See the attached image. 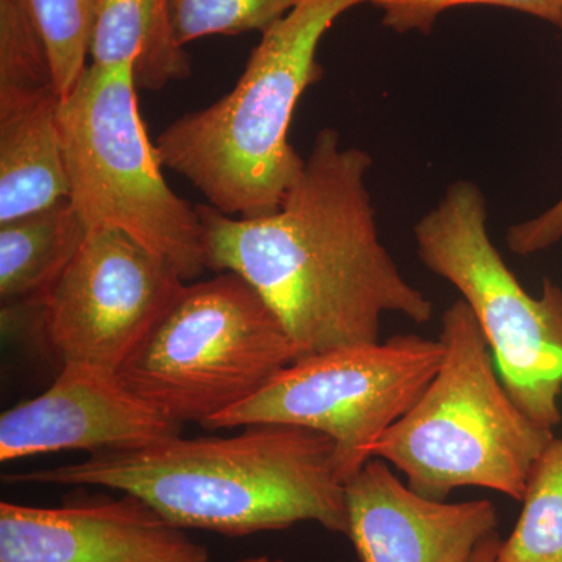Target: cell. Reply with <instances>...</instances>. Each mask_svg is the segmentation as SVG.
Listing matches in <instances>:
<instances>
[{
    "mask_svg": "<svg viewBox=\"0 0 562 562\" xmlns=\"http://www.w3.org/2000/svg\"><path fill=\"white\" fill-rule=\"evenodd\" d=\"M443 358L412 409L384 432L373 458L406 476L431 501L483 487L522 502L528 476L553 430L514 403L495 372L490 346L468 303L442 313Z\"/></svg>",
    "mask_w": 562,
    "mask_h": 562,
    "instance_id": "cell-4",
    "label": "cell"
},
{
    "mask_svg": "<svg viewBox=\"0 0 562 562\" xmlns=\"http://www.w3.org/2000/svg\"><path fill=\"white\" fill-rule=\"evenodd\" d=\"M244 428L224 438L179 435L92 453L74 464L13 473L3 482L125 492L176 527L231 538L301 522L347 536L346 484L336 472L331 439L294 425Z\"/></svg>",
    "mask_w": 562,
    "mask_h": 562,
    "instance_id": "cell-2",
    "label": "cell"
},
{
    "mask_svg": "<svg viewBox=\"0 0 562 562\" xmlns=\"http://www.w3.org/2000/svg\"><path fill=\"white\" fill-rule=\"evenodd\" d=\"M24 3L49 50L55 85L63 99L88 68L99 0H24Z\"/></svg>",
    "mask_w": 562,
    "mask_h": 562,
    "instance_id": "cell-18",
    "label": "cell"
},
{
    "mask_svg": "<svg viewBox=\"0 0 562 562\" xmlns=\"http://www.w3.org/2000/svg\"><path fill=\"white\" fill-rule=\"evenodd\" d=\"M442 358L439 338L416 333L302 357L203 428L284 424L322 432L335 443L336 472L346 484L372 460L384 432L419 401Z\"/></svg>",
    "mask_w": 562,
    "mask_h": 562,
    "instance_id": "cell-8",
    "label": "cell"
},
{
    "mask_svg": "<svg viewBox=\"0 0 562 562\" xmlns=\"http://www.w3.org/2000/svg\"><path fill=\"white\" fill-rule=\"evenodd\" d=\"M55 508L0 503V562H211L209 549L132 494Z\"/></svg>",
    "mask_w": 562,
    "mask_h": 562,
    "instance_id": "cell-10",
    "label": "cell"
},
{
    "mask_svg": "<svg viewBox=\"0 0 562 562\" xmlns=\"http://www.w3.org/2000/svg\"><path fill=\"white\" fill-rule=\"evenodd\" d=\"M236 562H284V561L277 560V558L266 557V554H261V557L244 558V560H239Z\"/></svg>",
    "mask_w": 562,
    "mask_h": 562,
    "instance_id": "cell-23",
    "label": "cell"
},
{
    "mask_svg": "<svg viewBox=\"0 0 562 562\" xmlns=\"http://www.w3.org/2000/svg\"><path fill=\"white\" fill-rule=\"evenodd\" d=\"M136 90L128 63H91L60 99L69 201L88 232L125 233L171 262L181 279L194 280L209 269L201 216L162 177Z\"/></svg>",
    "mask_w": 562,
    "mask_h": 562,
    "instance_id": "cell-5",
    "label": "cell"
},
{
    "mask_svg": "<svg viewBox=\"0 0 562 562\" xmlns=\"http://www.w3.org/2000/svg\"><path fill=\"white\" fill-rule=\"evenodd\" d=\"M58 106L55 91L0 105V224L69 199Z\"/></svg>",
    "mask_w": 562,
    "mask_h": 562,
    "instance_id": "cell-14",
    "label": "cell"
},
{
    "mask_svg": "<svg viewBox=\"0 0 562 562\" xmlns=\"http://www.w3.org/2000/svg\"><path fill=\"white\" fill-rule=\"evenodd\" d=\"M562 239V198L530 221L513 225L506 232V246L513 254L530 257L550 249Z\"/></svg>",
    "mask_w": 562,
    "mask_h": 562,
    "instance_id": "cell-21",
    "label": "cell"
},
{
    "mask_svg": "<svg viewBox=\"0 0 562 562\" xmlns=\"http://www.w3.org/2000/svg\"><path fill=\"white\" fill-rule=\"evenodd\" d=\"M522 512L497 562H562V438H554L532 465Z\"/></svg>",
    "mask_w": 562,
    "mask_h": 562,
    "instance_id": "cell-16",
    "label": "cell"
},
{
    "mask_svg": "<svg viewBox=\"0 0 562 562\" xmlns=\"http://www.w3.org/2000/svg\"><path fill=\"white\" fill-rule=\"evenodd\" d=\"M88 228L69 199L0 224L2 328L41 322L44 303L87 238Z\"/></svg>",
    "mask_w": 562,
    "mask_h": 562,
    "instance_id": "cell-13",
    "label": "cell"
},
{
    "mask_svg": "<svg viewBox=\"0 0 562 562\" xmlns=\"http://www.w3.org/2000/svg\"><path fill=\"white\" fill-rule=\"evenodd\" d=\"M366 3L372 0H299L261 33L227 95L160 133L161 165L227 216L255 220L279 210L305 166L288 132L303 92L324 77L321 41L344 13Z\"/></svg>",
    "mask_w": 562,
    "mask_h": 562,
    "instance_id": "cell-3",
    "label": "cell"
},
{
    "mask_svg": "<svg viewBox=\"0 0 562 562\" xmlns=\"http://www.w3.org/2000/svg\"><path fill=\"white\" fill-rule=\"evenodd\" d=\"M487 201L472 180H457L414 225L422 265L449 281L482 328L503 386L539 427L562 420V288L543 279L528 294L492 243Z\"/></svg>",
    "mask_w": 562,
    "mask_h": 562,
    "instance_id": "cell-7",
    "label": "cell"
},
{
    "mask_svg": "<svg viewBox=\"0 0 562 562\" xmlns=\"http://www.w3.org/2000/svg\"><path fill=\"white\" fill-rule=\"evenodd\" d=\"M382 11L383 27L395 33L428 35L439 16L457 7L487 5L525 13L562 32V0H372Z\"/></svg>",
    "mask_w": 562,
    "mask_h": 562,
    "instance_id": "cell-20",
    "label": "cell"
},
{
    "mask_svg": "<svg viewBox=\"0 0 562 562\" xmlns=\"http://www.w3.org/2000/svg\"><path fill=\"white\" fill-rule=\"evenodd\" d=\"M347 538L361 562H471L497 532L490 501H431L372 458L346 483Z\"/></svg>",
    "mask_w": 562,
    "mask_h": 562,
    "instance_id": "cell-12",
    "label": "cell"
},
{
    "mask_svg": "<svg viewBox=\"0 0 562 562\" xmlns=\"http://www.w3.org/2000/svg\"><path fill=\"white\" fill-rule=\"evenodd\" d=\"M373 161L322 128L279 210L241 220L198 206L206 268L243 277L276 313L299 358L379 342L384 314L424 325L435 305L380 241Z\"/></svg>",
    "mask_w": 562,
    "mask_h": 562,
    "instance_id": "cell-1",
    "label": "cell"
},
{
    "mask_svg": "<svg viewBox=\"0 0 562 562\" xmlns=\"http://www.w3.org/2000/svg\"><path fill=\"white\" fill-rule=\"evenodd\" d=\"M295 360L294 342L260 294L243 277L217 272L184 284L117 376L168 419L205 427Z\"/></svg>",
    "mask_w": 562,
    "mask_h": 562,
    "instance_id": "cell-6",
    "label": "cell"
},
{
    "mask_svg": "<svg viewBox=\"0 0 562 562\" xmlns=\"http://www.w3.org/2000/svg\"><path fill=\"white\" fill-rule=\"evenodd\" d=\"M90 58L95 65L128 63L136 87L147 91L191 74L190 55L173 36L169 0H99Z\"/></svg>",
    "mask_w": 562,
    "mask_h": 562,
    "instance_id": "cell-15",
    "label": "cell"
},
{
    "mask_svg": "<svg viewBox=\"0 0 562 562\" xmlns=\"http://www.w3.org/2000/svg\"><path fill=\"white\" fill-rule=\"evenodd\" d=\"M299 0H169L173 36L181 47L213 35L265 33Z\"/></svg>",
    "mask_w": 562,
    "mask_h": 562,
    "instance_id": "cell-19",
    "label": "cell"
},
{
    "mask_svg": "<svg viewBox=\"0 0 562 562\" xmlns=\"http://www.w3.org/2000/svg\"><path fill=\"white\" fill-rule=\"evenodd\" d=\"M58 92L49 50L24 0H0V105Z\"/></svg>",
    "mask_w": 562,
    "mask_h": 562,
    "instance_id": "cell-17",
    "label": "cell"
},
{
    "mask_svg": "<svg viewBox=\"0 0 562 562\" xmlns=\"http://www.w3.org/2000/svg\"><path fill=\"white\" fill-rule=\"evenodd\" d=\"M503 539L501 535L494 532L490 538L484 539L482 543H480L479 549H476L475 554L471 562H497L498 550H501Z\"/></svg>",
    "mask_w": 562,
    "mask_h": 562,
    "instance_id": "cell-22",
    "label": "cell"
},
{
    "mask_svg": "<svg viewBox=\"0 0 562 562\" xmlns=\"http://www.w3.org/2000/svg\"><path fill=\"white\" fill-rule=\"evenodd\" d=\"M121 382L117 372L83 362L61 366L43 394L0 416V461L58 452L133 449L181 435Z\"/></svg>",
    "mask_w": 562,
    "mask_h": 562,
    "instance_id": "cell-11",
    "label": "cell"
},
{
    "mask_svg": "<svg viewBox=\"0 0 562 562\" xmlns=\"http://www.w3.org/2000/svg\"><path fill=\"white\" fill-rule=\"evenodd\" d=\"M184 288L176 268L120 231H90L41 312L61 361L117 372Z\"/></svg>",
    "mask_w": 562,
    "mask_h": 562,
    "instance_id": "cell-9",
    "label": "cell"
}]
</instances>
